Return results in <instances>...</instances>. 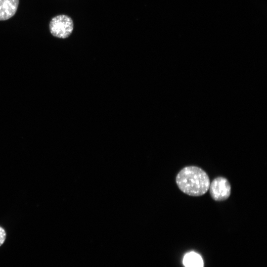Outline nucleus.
Segmentation results:
<instances>
[{
    "label": "nucleus",
    "instance_id": "5",
    "mask_svg": "<svg viewBox=\"0 0 267 267\" xmlns=\"http://www.w3.org/2000/svg\"><path fill=\"white\" fill-rule=\"evenodd\" d=\"M185 267H203V261L198 254L190 252L186 254L183 259Z\"/></svg>",
    "mask_w": 267,
    "mask_h": 267
},
{
    "label": "nucleus",
    "instance_id": "2",
    "mask_svg": "<svg viewBox=\"0 0 267 267\" xmlns=\"http://www.w3.org/2000/svg\"><path fill=\"white\" fill-rule=\"evenodd\" d=\"M72 19L65 15H59L52 18L49 28L50 32L54 37L65 39L69 37L73 30Z\"/></svg>",
    "mask_w": 267,
    "mask_h": 267
},
{
    "label": "nucleus",
    "instance_id": "3",
    "mask_svg": "<svg viewBox=\"0 0 267 267\" xmlns=\"http://www.w3.org/2000/svg\"><path fill=\"white\" fill-rule=\"evenodd\" d=\"M209 189L212 198L216 201L226 200L231 193L230 184L228 180L222 177L214 178L210 183Z\"/></svg>",
    "mask_w": 267,
    "mask_h": 267
},
{
    "label": "nucleus",
    "instance_id": "1",
    "mask_svg": "<svg viewBox=\"0 0 267 267\" xmlns=\"http://www.w3.org/2000/svg\"><path fill=\"white\" fill-rule=\"evenodd\" d=\"M176 181L179 189L192 196H200L209 189L210 181L207 173L201 168L187 166L178 174Z\"/></svg>",
    "mask_w": 267,
    "mask_h": 267
},
{
    "label": "nucleus",
    "instance_id": "6",
    "mask_svg": "<svg viewBox=\"0 0 267 267\" xmlns=\"http://www.w3.org/2000/svg\"><path fill=\"white\" fill-rule=\"evenodd\" d=\"M6 238V233L3 228L0 226V246L3 244Z\"/></svg>",
    "mask_w": 267,
    "mask_h": 267
},
{
    "label": "nucleus",
    "instance_id": "4",
    "mask_svg": "<svg viewBox=\"0 0 267 267\" xmlns=\"http://www.w3.org/2000/svg\"><path fill=\"white\" fill-rule=\"evenodd\" d=\"M19 0H0V20H6L15 14Z\"/></svg>",
    "mask_w": 267,
    "mask_h": 267
}]
</instances>
